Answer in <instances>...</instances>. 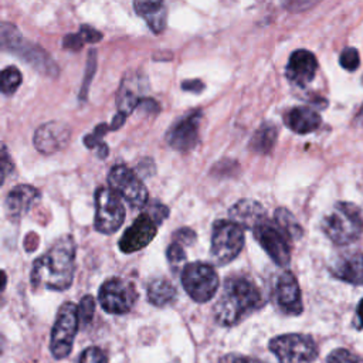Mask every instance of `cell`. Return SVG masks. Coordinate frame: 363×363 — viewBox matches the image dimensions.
I'll return each mask as SVG.
<instances>
[{
  "label": "cell",
  "instance_id": "1",
  "mask_svg": "<svg viewBox=\"0 0 363 363\" xmlns=\"http://www.w3.org/2000/svg\"><path fill=\"white\" fill-rule=\"evenodd\" d=\"M75 241L71 235L61 237L31 268L33 289L64 291L71 286L75 271Z\"/></svg>",
  "mask_w": 363,
  "mask_h": 363
},
{
  "label": "cell",
  "instance_id": "2",
  "mask_svg": "<svg viewBox=\"0 0 363 363\" xmlns=\"http://www.w3.org/2000/svg\"><path fill=\"white\" fill-rule=\"evenodd\" d=\"M264 305L257 284L247 277L234 275L225 279L221 295L216 302L214 318L221 326H234Z\"/></svg>",
  "mask_w": 363,
  "mask_h": 363
},
{
  "label": "cell",
  "instance_id": "3",
  "mask_svg": "<svg viewBox=\"0 0 363 363\" xmlns=\"http://www.w3.org/2000/svg\"><path fill=\"white\" fill-rule=\"evenodd\" d=\"M322 230L336 245H347L356 241L363 233V217L357 206L339 201L323 217Z\"/></svg>",
  "mask_w": 363,
  "mask_h": 363
},
{
  "label": "cell",
  "instance_id": "4",
  "mask_svg": "<svg viewBox=\"0 0 363 363\" xmlns=\"http://www.w3.org/2000/svg\"><path fill=\"white\" fill-rule=\"evenodd\" d=\"M1 47L24 60L28 65L35 68L40 74L47 77H57L58 67L51 58V55L43 50L40 45L26 40L16 26L10 23L1 24Z\"/></svg>",
  "mask_w": 363,
  "mask_h": 363
},
{
  "label": "cell",
  "instance_id": "5",
  "mask_svg": "<svg viewBox=\"0 0 363 363\" xmlns=\"http://www.w3.org/2000/svg\"><path fill=\"white\" fill-rule=\"evenodd\" d=\"M244 247V228L231 220H217L213 224L210 255L217 265L231 262Z\"/></svg>",
  "mask_w": 363,
  "mask_h": 363
},
{
  "label": "cell",
  "instance_id": "6",
  "mask_svg": "<svg viewBox=\"0 0 363 363\" xmlns=\"http://www.w3.org/2000/svg\"><path fill=\"white\" fill-rule=\"evenodd\" d=\"M269 350L279 363H312L318 357V346L312 336L285 333L269 340Z\"/></svg>",
  "mask_w": 363,
  "mask_h": 363
},
{
  "label": "cell",
  "instance_id": "7",
  "mask_svg": "<svg viewBox=\"0 0 363 363\" xmlns=\"http://www.w3.org/2000/svg\"><path fill=\"white\" fill-rule=\"evenodd\" d=\"M182 285L189 296L199 302L210 301L218 289V275L213 265L206 262H189L182 269Z\"/></svg>",
  "mask_w": 363,
  "mask_h": 363
},
{
  "label": "cell",
  "instance_id": "8",
  "mask_svg": "<svg viewBox=\"0 0 363 363\" xmlns=\"http://www.w3.org/2000/svg\"><path fill=\"white\" fill-rule=\"evenodd\" d=\"M78 306L72 302L62 303L51 330L50 350L54 359H64L71 353L74 339L78 332Z\"/></svg>",
  "mask_w": 363,
  "mask_h": 363
},
{
  "label": "cell",
  "instance_id": "9",
  "mask_svg": "<svg viewBox=\"0 0 363 363\" xmlns=\"http://www.w3.org/2000/svg\"><path fill=\"white\" fill-rule=\"evenodd\" d=\"M95 230L112 234L121 228L125 220V207L121 197L108 187H99L95 193Z\"/></svg>",
  "mask_w": 363,
  "mask_h": 363
},
{
  "label": "cell",
  "instance_id": "10",
  "mask_svg": "<svg viewBox=\"0 0 363 363\" xmlns=\"http://www.w3.org/2000/svg\"><path fill=\"white\" fill-rule=\"evenodd\" d=\"M109 187L130 207L140 208L147 204V190L140 177L125 164H116L108 176Z\"/></svg>",
  "mask_w": 363,
  "mask_h": 363
},
{
  "label": "cell",
  "instance_id": "11",
  "mask_svg": "<svg viewBox=\"0 0 363 363\" xmlns=\"http://www.w3.org/2000/svg\"><path fill=\"white\" fill-rule=\"evenodd\" d=\"M102 309L112 315L128 313L138 299V291L133 284L123 278H109L101 288L98 295Z\"/></svg>",
  "mask_w": 363,
  "mask_h": 363
},
{
  "label": "cell",
  "instance_id": "12",
  "mask_svg": "<svg viewBox=\"0 0 363 363\" xmlns=\"http://www.w3.org/2000/svg\"><path fill=\"white\" fill-rule=\"evenodd\" d=\"M254 238L271 257V259L279 265L286 267L291 261V245L289 237L277 225L275 221L268 218L262 220L252 228Z\"/></svg>",
  "mask_w": 363,
  "mask_h": 363
},
{
  "label": "cell",
  "instance_id": "13",
  "mask_svg": "<svg viewBox=\"0 0 363 363\" xmlns=\"http://www.w3.org/2000/svg\"><path fill=\"white\" fill-rule=\"evenodd\" d=\"M203 118L200 109L190 111L179 118L166 132V142L169 146L180 153H187L196 147L199 142V128Z\"/></svg>",
  "mask_w": 363,
  "mask_h": 363
},
{
  "label": "cell",
  "instance_id": "14",
  "mask_svg": "<svg viewBox=\"0 0 363 363\" xmlns=\"http://www.w3.org/2000/svg\"><path fill=\"white\" fill-rule=\"evenodd\" d=\"M157 223L147 214H139L135 221L125 230L119 240V248L125 254H130L145 248L156 235Z\"/></svg>",
  "mask_w": 363,
  "mask_h": 363
},
{
  "label": "cell",
  "instance_id": "15",
  "mask_svg": "<svg viewBox=\"0 0 363 363\" xmlns=\"http://www.w3.org/2000/svg\"><path fill=\"white\" fill-rule=\"evenodd\" d=\"M71 139V129L65 122L51 121L37 128L33 136L35 149L43 155H52L62 150Z\"/></svg>",
  "mask_w": 363,
  "mask_h": 363
},
{
  "label": "cell",
  "instance_id": "16",
  "mask_svg": "<svg viewBox=\"0 0 363 363\" xmlns=\"http://www.w3.org/2000/svg\"><path fill=\"white\" fill-rule=\"evenodd\" d=\"M275 298L279 309L286 315H301L303 311L301 288L291 271L279 275L275 286Z\"/></svg>",
  "mask_w": 363,
  "mask_h": 363
},
{
  "label": "cell",
  "instance_id": "17",
  "mask_svg": "<svg viewBox=\"0 0 363 363\" xmlns=\"http://www.w3.org/2000/svg\"><path fill=\"white\" fill-rule=\"evenodd\" d=\"M318 69L316 57L308 50H296L291 54L285 68V75L296 86L308 85Z\"/></svg>",
  "mask_w": 363,
  "mask_h": 363
},
{
  "label": "cell",
  "instance_id": "18",
  "mask_svg": "<svg viewBox=\"0 0 363 363\" xmlns=\"http://www.w3.org/2000/svg\"><path fill=\"white\" fill-rule=\"evenodd\" d=\"M146 88V79L140 74H129L123 77L122 84L118 91L116 105L118 112L128 116L133 109L140 105L143 96V89Z\"/></svg>",
  "mask_w": 363,
  "mask_h": 363
},
{
  "label": "cell",
  "instance_id": "19",
  "mask_svg": "<svg viewBox=\"0 0 363 363\" xmlns=\"http://www.w3.org/2000/svg\"><path fill=\"white\" fill-rule=\"evenodd\" d=\"M40 191L30 184H18L11 189L6 197V214L10 220L17 221L26 216L38 201Z\"/></svg>",
  "mask_w": 363,
  "mask_h": 363
},
{
  "label": "cell",
  "instance_id": "20",
  "mask_svg": "<svg viewBox=\"0 0 363 363\" xmlns=\"http://www.w3.org/2000/svg\"><path fill=\"white\" fill-rule=\"evenodd\" d=\"M230 220L241 225L242 228H254L257 224H259L262 220L267 218L265 210L261 203L251 200V199H242L237 201L230 210H228Z\"/></svg>",
  "mask_w": 363,
  "mask_h": 363
},
{
  "label": "cell",
  "instance_id": "21",
  "mask_svg": "<svg viewBox=\"0 0 363 363\" xmlns=\"http://www.w3.org/2000/svg\"><path fill=\"white\" fill-rule=\"evenodd\" d=\"M133 10L153 33L159 34L166 28L167 9L164 0H133Z\"/></svg>",
  "mask_w": 363,
  "mask_h": 363
},
{
  "label": "cell",
  "instance_id": "22",
  "mask_svg": "<svg viewBox=\"0 0 363 363\" xmlns=\"http://www.w3.org/2000/svg\"><path fill=\"white\" fill-rule=\"evenodd\" d=\"M332 275L353 285H363V254L353 252L343 255L332 267Z\"/></svg>",
  "mask_w": 363,
  "mask_h": 363
},
{
  "label": "cell",
  "instance_id": "23",
  "mask_svg": "<svg viewBox=\"0 0 363 363\" xmlns=\"http://www.w3.org/2000/svg\"><path fill=\"white\" fill-rule=\"evenodd\" d=\"M285 125L295 133H309L320 126V116L306 106L292 108L285 113Z\"/></svg>",
  "mask_w": 363,
  "mask_h": 363
},
{
  "label": "cell",
  "instance_id": "24",
  "mask_svg": "<svg viewBox=\"0 0 363 363\" xmlns=\"http://www.w3.org/2000/svg\"><path fill=\"white\" fill-rule=\"evenodd\" d=\"M147 301L159 308L167 306L174 303L177 299V289L176 286L166 278H155L147 284L146 288Z\"/></svg>",
  "mask_w": 363,
  "mask_h": 363
},
{
  "label": "cell",
  "instance_id": "25",
  "mask_svg": "<svg viewBox=\"0 0 363 363\" xmlns=\"http://www.w3.org/2000/svg\"><path fill=\"white\" fill-rule=\"evenodd\" d=\"M277 136H278L277 126L271 122H264L252 135V138L250 140V147L255 153L267 155L274 149Z\"/></svg>",
  "mask_w": 363,
  "mask_h": 363
},
{
  "label": "cell",
  "instance_id": "26",
  "mask_svg": "<svg viewBox=\"0 0 363 363\" xmlns=\"http://www.w3.org/2000/svg\"><path fill=\"white\" fill-rule=\"evenodd\" d=\"M274 221L277 225L291 238V240H299L303 234L302 227L296 221V218L292 216V213L284 207H279L275 210Z\"/></svg>",
  "mask_w": 363,
  "mask_h": 363
},
{
  "label": "cell",
  "instance_id": "27",
  "mask_svg": "<svg viewBox=\"0 0 363 363\" xmlns=\"http://www.w3.org/2000/svg\"><path fill=\"white\" fill-rule=\"evenodd\" d=\"M108 130H111V126H108L106 123H99L95 128V130L92 133L86 135L85 139H84L85 146L89 147V149H96L99 157H106L108 156V146L104 142V135Z\"/></svg>",
  "mask_w": 363,
  "mask_h": 363
},
{
  "label": "cell",
  "instance_id": "28",
  "mask_svg": "<svg viewBox=\"0 0 363 363\" xmlns=\"http://www.w3.org/2000/svg\"><path fill=\"white\" fill-rule=\"evenodd\" d=\"M21 79H23L21 74L16 67L10 65V67L4 68L1 72V82H0L1 92L4 95H13L17 91V88L20 86Z\"/></svg>",
  "mask_w": 363,
  "mask_h": 363
},
{
  "label": "cell",
  "instance_id": "29",
  "mask_svg": "<svg viewBox=\"0 0 363 363\" xmlns=\"http://www.w3.org/2000/svg\"><path fill=\"white\" fill-rule=\"evenodd\" d=\"M166 257H167V261L170 264V267L177 271L179 268H182V265L184 267L186 264V251H184V245H182L180 242L177 241H172V244L167 247L166 250Z\"/></svg>",
  "mask_w": 363,
  "mask_h": 363
},
{
  "label": "cell",
  "instance_id": "30",
  "mask_svg": "<svg viewBox=\"0 0 363 363\" xmlns=\"http://www.w3.org/2000/svg\"><path fill=\"white\" fill-rule=\"evenodd\" d=\"M328 363H363V357L352 353L347 349L339 347L332 350L328 357H326Z\"/></svg>",
  "mask_w": 363,
  "mask_h": 363
},
{
  "label": "cell",
  "instance_id": "31",
  "mask_svg": "<svg viewBox=\"0 0 363 363\" xmlns=\"http://www.w3.org/2000/svg\"><path fill=\"white\" fill-rule=\"evenodd\" d=\"M95 312V301L91 295H84L78 305V318L82 325H88L92 320Z\"/></svg>",
  "mask_w": 363,
  "mask_h": 363
},
{
  "label": "cell",
  "instance_id": "32",
  "mask_svg": "<svg viewBox=\"0 0 363 363\" xmlns=\"http://www.w3.org/2000/svg\"><path fill=\"white\" fill-rule=\"evenodd\" d=\"M78 363H108V356L101 347L91 346L81 353Z\"/></svg>",
  "mask_w": 363,
  "mask_h": 363
},
{
  "label": "cell",
  "instance_id": "33",
  "mask_svg": "<svg viewBox=\"0 0 363 363\" xmlns=\"http://www.w3.org/2000/svg\"><path fill=\"white\" fill-rule=\"evenodd\" d=\"M339 61H340V65L347 69V71H354L357 67H359V52L356 48L353 47H349V48H345L339 57Z\"/></svg>",
  "mask_w": 363,
  "mask_h": 363
},
{
  "label": "cell",
  "instance_id": "34",
  "mask_svg": "<svg viewBox=\"0 0 363 363\" xmlns=\"http://www.w3.org/2000/svg\"><path fill=\"white\" fill-rule=\"evenodd\" d=\"M145 213H147V214L157 223V225H160V224L167 218V216H169V208H167L164 204H162V203L153 200V201H150V203L146 204Z\"/></svg>",
  "mask_w": 363,
  "mask_h": 363
},
{
  "label": "cell",
  "instance_id": "35",
  "mask_svg": "<svg viewBox=\"0 0 363 363\" xmlns=\"http://www.w3.org/2000/svg\"><path fill=\"white\" fill-rule=\"evenodd\" d=\"M173 241H177L182 245H191L196 241V233L189 227L179 228L173 233Z\"/></svg>",
  "mask_w": 363,
  "mask_h": 363
},
{
  "label": "cell",
  "instance_id": "36",
  "mask_svg": "<svg viewBox=\"0 0 363 363\" xmlns=\"http://www.w3.org/2000/svg\"><path fill=\"white\" fill-rule=\"evenodd\" d=\"M95 65H96V58H95V52L91 51L89 55H88V65H86V77H85V81L82 84V89L79 92L81 98H85L86 96V91H88V86H89V79H92L94 77V71H95Z\"/></svg>",
  "mask_w": 363,
  "mask_h": 363
},
{
  "label": "cell",
  "instance_id": "37",
  "mask_svg": "<svg viewBox=\"0 0 363 363\" xmlns=\"http://www.w3.org/2000/svg\"><path fill=\"white\" fill-rule=\"evenodd\" d=\"M84 44H85V41H84V38L81 37L79 33L68 34V35H65L64 40H62L64 48H68V50H72V51H77V50L82 48Z\"/></svg>",
  "mask_w": 363,
  "mask_h": 363
},
{
  "label": "cell",
  "instance_id": "38",
  "mask_svg": "<svg viewBox=\"0 0 363 363\" xmlns=\"http://www.w3.org/2000/svg\"><path fill=\"white\" fill-rule=\"evenodd\" d=\"M81 37L84 38L85 43H96L102 38V33H99L96 28L91 27V26H81L79 31Z\"/></svg>",
  "mask_w": 363,
  "mask_h": 363
},
{
  "label": "cell",
  "instance_id": "39",
  "mask_svg": "<svg viewBox=\"0 0 363 363\" xmlns=\"http://www.w3.org/2000/svg\"><path fill=\"white\" fill-rule=\"evenodd\" d=\"M220 363H265L259 359L255 357H250V356H241V354H230V356H224Z\"/></svg>",
  "mask_w": 363,
  "mask_h": 363
},
{
  "label": "cell",
  "instance_id": "40",
  "mask_svg": "<svg viewBox=\"0 0 363 363\" xmlns=\"http://www.w3.org/2000/svg\"><path fill=\"white\" fill-rule=\"evenodd\" d=\"M13 170V162L11 159L7 155V149H6V145H3L1 147V182L6 180L7 174Z\"/></svg>",
  "mask_w": 363,
  "mask_h": 363
},
{
  "label": "cell",
  "instance_id": "41",
  "mask_svg": "<svg viewBox=\"0 0 363 363\" xmlns=\"http://www.w3.org/2000/svg\"><path fill=\"white\" fill-rule=\"evenodd\" d=\"M203 88H204V85H203V82L199 81V79H187V81H183V82H182V89L190 91V92H194V94L201 92Z\"/></svg>",
  "mask_w": 363,
  "mask_h": 363
},
{
  "label": "cell",
  "instance_id": "42",
  "mask_svg": "<svg viewBox=\"0 0 363 363\" xmlns=\"http://www.w3.org/2000/svg\"><path fill=\"white\" fill-rule=\"evenodd\" d=\"M316 1H319V0H289L288 7L292 10H303V9L311 7Z\"/></svg>",
  "mask_w": 363,
  "mask_h": 363
},
{
  "label": "cell",
  "instance_id": "43",
  "mask_svg": "<svg viewBox=\"0 0 363 363\" xmlns=\"http://www.w3.org/2000/svg\"><path fill=\"white\" fill-rule=\"evenodd\" d=\"M356 319H357V328L363 329V299H360V302L357 303Z\"/></svg>",
  "mask_w": 363,
  "mask_h": 363
},
{
  "label": "cell",
  "instance_id": "44",
  "mask_svg": "<svg viewBox=\"0 0 363 363\" xmlns=\"http://www.w3.org/2000/svg\"><path fill=\"white\" fill-rule=\"evenodd\" d=\"M356 121L359 122V123H363V106H362V109H360V112H359V115L356 116Z\"/></svg>",
  "mask_w": 363,
  "mask_h": 363
}]
</instances>
